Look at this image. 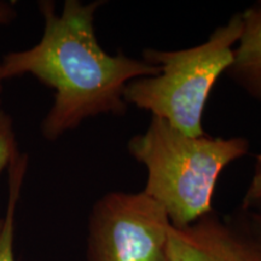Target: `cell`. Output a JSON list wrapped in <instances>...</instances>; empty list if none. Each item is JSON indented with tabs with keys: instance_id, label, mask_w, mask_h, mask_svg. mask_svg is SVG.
<instances>
[{
	"instance_id": "cell-4",
	"label": "cell",
	"mask_w": 261,
	"mask_h": 261,
	"mask_svg": "<svg viewBox=\"0 0 261 261\" xmlns=\"http://www.w3.org/2000/svg\"><path fill=\"white\" fill-rule=\"evenodd\" d=\"M169 226L145 192H108L91 210L86 261H166Z\"/></svg>"
},
{
	"instance_id": "cell-3",
	"label": "cell",
	"mask_w": 261,
	"mask_h": 261,
	"mask_svg": "<svg viewBox=\"0 0 261 261\" xmlns=\"http://www.w3.org/2000/svg\"><path fill=\"white\" fill-rule=\"evenodd\" d=\"M242 28V15L234 14L197 46L174 51L145 48L143 61L159 65L161 71L129 81L123 96L127 106L150 112L189 136H203L205 104L217 80L231 65Z\"/></svg>"
},
{
	"instance_id": "cell-2",
	"label": "cell",
	"mask_w": 261,
	"mask_h": 261,
	"mask_svg": "<svg viewBox=\"0 0 261 261\" xmlns=\"http://www.w3.org/2000/svg\"><path fill=\"white\" fill-rule=\"evenodd\" d=\"M129 155L146 168L143 192L158 202L173 226H188L212 212L220 173L249 151L243 137H192L151 116L143 133L127 143Z\"/></svg>"
},
{
	"instance_id": "cell-7",
	"label": "cell",
	"mask_w": 261,
	"mask_h": 261,
	"mask_svg": "<svg viewBox=\"0 0 261 261\" xmlns=\"http://www.w3.org/2000/svg\"><path fill=\"white\" fill-rule=\"evenodd\" d=\"M28 156L21 154L9 168V200L2 234H0V261H16L14 254L15 213L19 201L21 189L28 168Z\"/></svg>"
},
{
	"instance_id": "cell-8",
	"label": "cell",
	"mask_w": 261,
	"mask_h": 261,
	"mask_svg": "<svg viewBox=\"0 0 261 261\" xmlns=\"http://www.w3.org/2000/svg\"><path fill=\"white\" fill-rule=\"evenodd\" d=\"M21 156L16 139L14 120L5 110L0 109V173L9 169L16 160ZM4 219H0V234H2Z\"/></svg>"
},
{
	"instance_id": "cell-9",
	"label": "cell",
	"mask_w": 261,
	"mask_h": 261,
	"mask_svg": "<svg viewBox=\"0 0 261 261\" xmlns=\"http://www.w3.org/2000/svg\"><path fill=\"white\" fill-rule=\"evenodd\" d=\"M243 210L261 214V152L256 155L252 180L243 196Z\"/></svg>"
},
{
	"instance_id": "cell-6",
	"label": "cell",
	"mask_w": 261,
	"mask_h": 261,
	"mask_svg": "<svg viewBox=\"0 0 261 261\" xmlns=\"http://www.w3.org/2000/svg\"><path fill=\"white\" fill-rule=\"evenodd\" d=\"M241 15L242 34L226 74L248 96L261 102V2L254 3Z\"/></svg>"
},
{
	"instance_id": "cell-5",
	"label": "cell",
	"mask_w": 261,
	"mask_h": 261,
	"mask_svg": "<svg viewBox=\"0 0 261 261\" xmlns=\"http://www.w3.org/2000/svg\"><path fill=\"white\" fill-rule=\"evenodd\" d=\"M166 261H261L255 241L211 213L184 227L171 224Z\"/></svg>"
},
{
	"instance_id": "cell-11",
	"label": "cell",
	"mask_w": 261,
	"mask_h": 261,
	"mask_svg": "<svg viewBox=\"0 0 261 261\" xmlns=\"http://www.w3.org/2000/svg\"><path fill=\"white\" fill-rule=\"evenodd\" d=\"M253 218H254V221H255V227H256V238L254 241L256 242L257 247H259L261 252V214L253 213Z\"/></svg>"
},
{
	"instance_id": "cell-10",
	"label": "cell",
	"mask_w": 261,
	"mask_h": 261,
	"mask_svg": "<svg viewBox=\"0 0 261 261\" xmlns=\"http://www.w3.org/2000/svg\"><path fill=\"white\" fill-rule=\"evenodd\" d=\"M17 16L15 6L11 3L0 2V27L11 23Z\"/></svg>"
},
{
	"instance_id": "cell-1",
	"label": "cell",
	"mask_w": 261,
	"mask_h": 261,
	"mask_svg": "<svg viewBox=\"0 0 261 261\" xmlns=\"http://www.w3.org/2000/svg\"><path fill=\"white\" fill-rule=\"evenodd\" d=\"M104 2L65 0L58 14L54 2H40L44 32L38 44L6 54L0 61L4 79L32 75L55 91L54 104L40 125L41 136L55 142L98 115H125L129 81L154 76L159 65L103 50L94 16Z\"/></svg>"
},
{
	"instance_id": "cell-12",
	"label": "cell",
	"mask_w": 261,
	"mask_h": 261,
	"mask_svg": "<svg viewBox=\"0 0 261 261\" xmlns=\"http://www.w3.org/2000/svg\"><path fill=\"white\" fill-rule=\"evenodd\" d=\"M3 84H4V79H3L2 75H0V96H2L3 93Z\"/></svg>"
}]
</instances>
